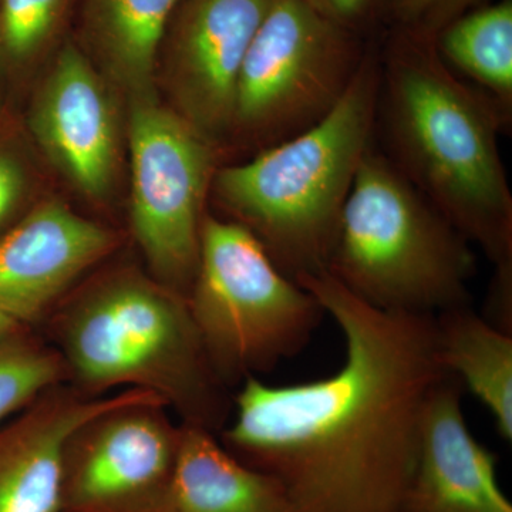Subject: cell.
<instances>
[{"instance_id": "9a60e30c", "label": "cell", "mask_w": 512, "mask_h": 512, "mask_svg": "<svg viewBox=\"0 0 512 512\" xmlns=\"http://www.w3.org/2000/svg\"><path fill=\"white\" fill-rule=\"evenodd\" d=\"M184 0H83L86 55L128 100L157 96L165 32Z\"/></svg>"}, {"instance_id": "ac0fdd59", "label": "cell", "mask_w": 512, "mask_h": 512, "mask_svg": "<svg viewBox=\"0 0 512 512\" xmlns=\"http://www.w3.org/2000/svg\"><path fill=\"white\" fill-rule=\"evenodd\" d=\"M450 72L483 94L512 123V0L490 2L461 16L434 39Z\"/></svg>"}, {"instance_id": "4fadbf2b", "label": "cell", "mask_w": 512, "mask_h": 512, "mask_svg": "<svg viewBox=\"0 0 512 512\" xmlns=\"http://www.w3.org/2000/svg\"><path fill=\"white\" fill-rule=\"evenodd\" d=\"M461 390L447 376L431 393L403 512H512L498 484L497 454L468 429Z\"/></svg>"}, {"instance_id": "7402d4cb", "label": "cell", "mask_w": 512, "mask_h": 512, "mask_svg": "<svg viewBox=\"0 0 512 512\" xmlns=\"http://www.w3.org/2000/svg\"><path fill=\"white\" fill-rule=\"evenodd\" d=\"M340 28L370 39L386 29L392 0H303Z\"/></svg>"}, {"instance_id": "2e32d148", "label": "cell", "mask_w": 512, "mask_h": 512, "mask_svg": "<svg viewBox=\"0 0 512 512\" xmlns=\"http://www.w3.org/2000/svg\"><path fill=\"white\" fill-rule=\"evenodd\" d=\"M181 430L175 512H295L284 487L231 456L217 434Z\"/></svg>"}, {"instance_id": "d4e9b609", "label": "cell", "mask_w": 512, "mask_h": 512, "mask_svg": "<svg viewBox=\"0 0 512 512\" xmlns=\"http://www.w3.org/2000/svg\"><path fill=\"white\" fill-rule=\"evenodd\" d=\"M28 329L20 326L19 323H16L15 320L8 318V316L0 313V345L5 343L6 340L13 338L16 333H19L20 330Z\"/></svg>"}, {"instance_id": "3957f363", "label": "cell", "mask_w": 512, "mask_h": 512, "mask_svg": "<svg viewBox=\"0 0 512 512\" xmlns=\"http://www.w3.org/2000/svg\"><path fill=\"white\" fill-rule=\"evenodd\" d=\"M67 383L87 396L156 394L180 423L217 434L231 403L212 369L185 296L134 266L74 288L45 320Z\"/></svg>"}, {"instance_id": "277c9868", "label": "cell", "mask_w": 512, "mask_h": 512, "mask_svg": "<svg viewBox=\"0 0 512 512\" xmlns=\"http://www.w3.org/2000/svg\"><path fill=\"white\" fill-rule=\"evenodd\" d=\"M379 36L348 92L325 119L247 160L220 165L210 198L298 284L326 272L340 215L375 140Z\"/></svg>"}, {"instance_id": "52a82bcc", "label": "cell", "mask_w": 512, "mask_h": 512, "mask_svg": "<svg viewBox=\"0 0 512 512\" xmlns=\"http://www.w3.org/2000/svg\"><path fill=\"white\" fill-rule=\"evenodd\" d=\"M370 39L303 0H274L242 63L228 140L254 156L318 124L348 92Z\"/></svg>"}, {"instance_id": "44dd1931", "label": "cell", "mask_w": 512, "mask_h": 512, "mask_svg": "<svg viewBox=\"0 0 512 512\" xmlns=\"http://www.w3.org/2000/svg\"><path fill=\"white\" fill-rule=\"evenodd\" d=\"M490 2L491 0H392L387 13L386 28L434 40L454 20L483 8Z\"/></svg>"}, {"instance_id": "5b68a950", "label": "cell", "mask_w": 512, "mask_h": 512, "mask_svg": "<svg viewBox=\"0 0 512 512\" xmlns=\"http://www.w3.org/2000/svg\"><path fill=\"white\" fill-rule=\"evenodd\" d=\"M476 271L473 245L373 140L340 215L326 272L373 308L437 316L470 303Z\"/></svg>"}, {"instance_id": "8fae6325", "label": "cell", "mask_w": 512, "mask_h": 512, "mask_svg": "<svg viewBox=\"0 0 512 512\" xmlns=\"http://www.w3.org/2000/svg\"><path fill=\"white\" fill-rule=\"evenodd\" d=\"M116 89L86 52L66 42L32 100L29 130L63 177L90 200L116 181L123 127Z\"/></svg>"}, {"instance_id": "30bf717a", "label": "cell", "mask_w": 512, "mask_h": 512, "mask_svg": "<svg viewBox=\"0 0 512 512\" xmlns=\"http://www.w3.org/2000/svg\"><path fill=\"white\" fill-rule=\"evenodd\" d=\"M274 0H184L165 32L171 104L221 150L234 117L242 63Z\"/></svg>"}, {"instance_id": "5bb4252c", "label": "cell", "mask_w": 512, "mask_h": 512, "mask_svg": "<svg viewBox=\"0 0 512 512\" xmlns=\"http://www.w3.org/2000/svg\"><path fill=\"white\" fill-rule=\"evenodd\" d=\"M138 389L87 396L64 382L50 387L0 427V512L60 511L67 440L97 414Z\"/></svg>"}, {"instance_id": "e0dca14e", "label": "cell", "mask_w": 512, "mask_h": 512, "mask_svg": "<svg viewBox=\"0 0 512 512\" xmlns=\"http://www.w3.org/2000/svg\"><path fill=\"white\" fill-rule=\"evenodd\" d=\"M441 363L483 403L498 433L512 440V336L467 305L436 316Z\"/></svg>"}, {"instance_id": "7c38bea8", "label": "cell", "mask_w": 512, "mask_h": 512, "mask_svg": "<svg viewBox=\"0 0 512 512\" xmlns=\"http://www.w3.org/2000/svg\"><path fill=\"white\" fill-rule=\"evenodd\" d=\"M117 247L110 228L62 201L39 202L0 235V313L23 328L40 325Z\"/></svg>"}, {"instance_id": "9c48e42d", "label": "cell", "mask_w": 512, "mask_h": 512, "mask_svg": "<svg viewBox=\"0 0 512 512\" xmlns=\"http://www.w3.org/2000/svg\"><path fill=\"white\" fill-rule=\"evenodd\" d=\"M181 423L156 394L134 390L67 440L62 512H175Z\"/></svg>"}, {"instance_id": "ffe728a7", "label": "cell", "mask_w": 512, "mask_h": 512, "mask_svg": "<svg viewBox=\"0 0 512 512\" xmlns=\"http://www.w3.org/2000/svg\"><path fill=\"white\" fill-rule=\"evenodd\" d=\"M70 6L72 0H0V66L28 69L45 56Z\"/></svg>"}, {"instance_id": "6da1fadb", "label": "cell", "mask_w": 512, "mask_h": 512, "mask_svg": "<svg viewBox=\"0 0 512 512\" xmlns=\"http://www.w3.org/2000/svg\"><path fill=\"white\" fill-rule=\"evenodd\" d=\"M345 339V359L315 382L247 377L220 443L274 477L295 512H403L421 423L441 363L436 316L387 312L328 272L298 282Z\"/></svg>"}, {"instance_id": "cb8c5ba5", "label": "cell", "mask_w": 512, "mask_h": 512, "mask_svg": "<svg viewBox=\"0 0 512 512\" xmlns=\"http://www.w3.org/2000/svg\"><path fill=\"white\" fill-rule=\"evenodd\" d=\"M484 318L498 329L511 332L512 265L494 268L493 281L488 292L487 313Z\"/></svg>"}, {"instance_id": "603a6c76", "label": "cell", "mask_w": 512, "mask_h": 512, "mask_svg": "<svg viewBox=\"0 0 512 512\" xmlns=\"http://www.w3.org/2000/svg\"><path fill=\"white\" fill-rule=\"evenodd\" d=\"M30 177L25 163L15 153L0 148V235L16 221L28 200Z\"/></svg>"}, {"instance_id": "8992f818", "label": "cell", "mask_w": 512, "mask_h": 512, "mask_svg": "<svg viewBox=\"0 0 512 512\" xmlns=\"http://www.w3.org/2000/svg\"><path fill=\"white\" fill-rule=\"evenodd\" d=\"M187 301L212 369L227 389L298 355L325 316L247 228L210 212Z\"/></svg>"}, {"instance_id": "ba28073f", "label": "cell", "mask_w": 512, "mask_h": 512, "mask_svg": "<svg viewBox=\"0 0 512 512\" xmlns=\"http://www.w3.org/2000/svg\"><path fill=\"white\" fill-rule=\"evenodd\" d=\"M130 225L153 278L187 298L221 150L158 96L128 100Z\"/></svg>"}, {"instance_id": "d6986e66", "label": "cell", "mask_w": 512, "mask_h": 512, "mask_svg": "<svg viewBox=\"0 0 512 512\" xmlns=\"http://www.w3.org/2000/svg\"><path fill=\"white\" fill-rule=\"evenodd\" d=\"M67 382L66 367L47 340L29 329L0 345V427L40 394Z\"/></svg>"}, {"instance_id": "7a4b0ae2", "label": "cell", "mask_w": 512, "mask_h": 512, "mask_svg": "<svg viewBox=\"0 0 512 512\" xmlns=\"http://www.w3.org/2000/svg\"><path fill=\"white\" fill-rule=\"evenodd\" d=\"M375 137L410 184L487 255L512 265V194L487 97L441 62L434 40L386 28L379 36Z\"/></svg>"}]
</instances>
